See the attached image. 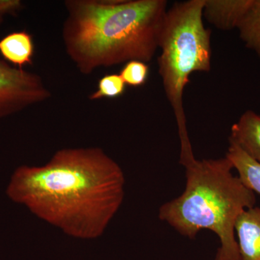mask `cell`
I'll use <instances>...</instances> for the list:
<instances>
[{
	"instance_id": "6da1fadb",
	"label": "cell",
	"mask_w": 260,
	"mask_h": 260,
	"mask_svg": "<svg viewBox=\"0 0 260 260\" xmlns=\"http://www.w3.org/2000/svg\"><path fill=\"white\" fill-rule=\"evenodd\" d=\"M124 173L99 148L58 150L45 165L15 170L7 194L78 239L101 237L122 204Z\"/></svg>"
},
{
	"instance_id": "5bb4252c",
	"label": "cell",
	"mask_w": 260,
	"mask_h": 260,
	"mask_svg": "<svg viewBox=\"0 0 260 260\" xmlns=\"http://www.w3.org/2000/svg\"><path fill=\"white\" fill-rule=\"evenodd\" d=\"M23 3L20 0H0V23L6 15H15L22 10Z\"/></svg>"
},
{
	"instance_id": "3957f363",
	"label": "cell",
	"mask_w": 260,
	"mask_h": 260,
	"mask_svg": "<svg viewBox=\"0 0 260 260\" xmlns=\"http://www.w3.org/2000/svg\"><path fill=\"white\" fill-rule=\"evenodd\" d=\"M179 162L185 168V189L160 207L159 218L189 239L212 231L220 242L215 260H241L235 224L244 210L255 206V193L232 174L226 157L200 160L192 153Z\"/></svg>"
},
{
	"instance_id": "8992f818",
	"label": "cell",
	"mask_w": 260,
	"mask_h": 260,
	"mask_svg": "<svg viewBox=\"0 0 260 260\" xmlns=\"http://www.w3.org/2000/svg\"><path fill=\"white\" fill-rule=\"evenodd\" d=\"M241 260H260V208L244 210L235 224Z\"/></svg>"
},
{
	"instance_id": "52a82bcc",
	"label": "cell",
	"mask_w": 260,
	"mask_h": 260,
	"mask_svg": "<svg viewBox=\"0 0 260 260\" xmlns=\"http://www.w3.org/2000/svg\"><path fill=\"white\" fill-rule=\"evenodd\" d=\"M252 0H205L203 15L221 30L237 29Z\"/></svg>"
},
{
	"instance_id": "30bf717a",
	"label": "cell",
	"mask_w": 260,
	"mask_h": 260,
	"mask_svg": "<svg viewBox=\"0 0 260 260\" xmlns=\"http://www.w3.org/2000/svg\"><path fill=\"white\" fill-rule=\"evenodd\" d=\"M230 143L225 157L239 173L243 184L260 195V164L246 155L237 145Z\"/></svg>"
},
{
	"instance_id": "277c9868",
	"label": "cell",
	"mask_w": 260,
	"mask_h": 260,
	"mask_svg": "<svg viewBox=\"0 0 260 260\" xmlns=\"http://www.w3.org/2000/svg\"><path fill=\"white\" fill-rule=\"evenodd\" d=\"M205 0L175 3L168 9L159 37V74L176 117L181 147L191 145L183 95L189 77L211 68L210 30L203 24Z\"/></svg>"
},
{
	"instance_id": "7a4b0ae2",
	"label": "cell",
	"mask_w": 260,
	"mask_h": 260,
	"mask_svg": "<svg viewBox=\"0 0 260 260\" xmlns=\"http://www.w3.org/2000/svg\"><path fill=\"white\" fill-rule=\"evenodd\" d=\"M62 27L65 50L80 73L138 60L158 49L166 0H69Z\"/></svg>"
},
{
	"instance_id": "5b68a950",
	"label": "cell",
	"mask_w": 260,
	"mask_h": 260,
	"mask_svg": "<svg viewBox=\"0 0 260 260\" xmlns=\"http://www.w3.org/2000/svg\"><path fill=\"white\" fill-rule=\"evenodd\" d=\"M51 97L42 78L0 59V119Z\"/></svg>"
},
{
	"instance_id": "8fae6325",
	"label": "cell",
	"mask_w": 260,
	"mask_h": 260,
	"mask_svg": "<svg viewBox=\"0 0 260 260\" xmlns=\"http://www.w3.org/2000/svg\"><path fill=\"white\" fill-rule=\"evenodd\" d=\"M237 29L246 47L254 51L260 59V0H252Z\"/></svg>"
},
{
	"instance_id": "7c38bea8",
	"label": "cell",
	"mask_w": 260,
	"mask_h": 260,
	"mask_svg": "<svg viewBox=\"0 0 260 260\" xmlns=\"http://www.w3.org/2000/svg\"><path fill=\"white\" fill-rule=\"evenodd\" d=\"M125 87L126 84L120 75H106L99 80L97 90L90 95V99H115L123 95L125 91Z\"/></svg>"
},
{
	"instance_id": "4fadbf2b",
	"label": "cell",
	"mask_w": 260,
	"mask_h": 260,
	"mask_svg": "<svg viewBox=\"0 0 260 260\" xmlns=\"http://www.w3.org/2000/svg\"><path fill=\"white\" fill-rule=\"evenodd\" d=\"M148 65L143 61L138 60L126 62L119 74L124 83L132 87L144 85L148 80Z\"/></svg>"
},
{
	"instance_id": "ba28073f",
	"label": "cell",
	"mask_w": 260,
	"mask_h": 260,
	"mask_svg": "<svg viewBox=\"0 0 260 260\" xmlns=\"http://www.w3.org/2000/svg\"><path fill=\"white\" fill-rule=\"evenodd\" d=\"M229 143L260 164V116L251 110L244 112L233 124Z\"/></svg>"
},
{
	"instance_id": "9c48e42d",
	"label": "cell",
	"mask_w": 260,
	"mask_h": 260,
	"mask_svg": "<svg viewBox=\"0 0 260 260\" xmlns=\"http://www.w3.org/2000/svg\"><path fill=\"white\" fill-rule=\"evenodd\" d=\"M0 54L4 60L14 67L31 64L34 54V44L28 32L15 31L5 36L0 40Z\"/></svg>"
}]
</instances>
